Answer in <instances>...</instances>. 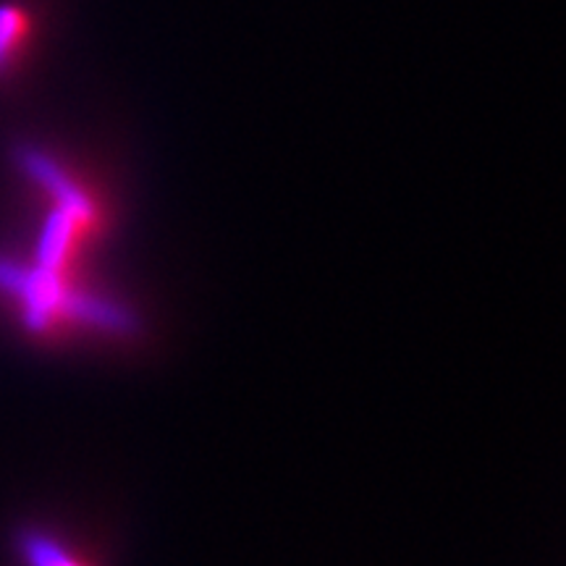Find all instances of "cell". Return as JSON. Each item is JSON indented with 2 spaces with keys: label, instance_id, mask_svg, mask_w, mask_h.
Segmentation results:
<instances>
[{
  "label": "cell",
  "instance_id": "obj_1",
  "mask_svg": "<svg viewBox=\"0 0 566 566\" xmlns=\"http://www.w3.org/2000/svg\"><path fill=\"white\" fill-rule=\"evenodd\" d=\"M0 292L19 304L21 321L30 331H51L61 323L87 325L108 334H134L137 317L122 302L97 296L71 279L48 275L32 263L0 254Z\"/></svg>",
  "mask_w": 566,
  "mask_h": 566
},
{
  "label": "cell",
  "instance_id": "obj_2",
  "mask_svg": "<svg viewBox=\"0 0 566 566\" xmlns=\"http://www.w3.org/2000/svg\"><path fill=\"white\" fill-rule=\"evenodd\" d=\"M17 163L53 202L34 244L32 265L48 275L74 281L71 268L97 229V205L87 189L45 150L32 145L19 147Z\"/></svg>",
  "mask_w": 566,
  "mask_h": 566
},
{
  "label": "cell",
  "instance_id": "obj_3",
  "mask_svg": "<svg viewBox=\"0 0 566 566\" xmlns=\"http://www.w3.org/2000/svg\"><path fill=\"white\" fill-rule=\"evenodd\" d=\"M32 34V17L27 6L3 0L0 3V76H6L17 66L24 45Z\"/></svg>",
  "mask_w": 566,
  "mask_h": 566
},
{
  "label": "cell",
  "instance_id": "obj_4",
  "mask_svg": "<svg viewBox=\"0 0 566 566\" xmlns=\"http://www.w3.org/2000/svg\"><path fill=\"white\" fill-rule=\"evenodd\" d=\"M17 546L27 566H90L45 530H24L17 537Z\"/></svg>",
  "mask_w": 566,
  "mask_h": 566
}]
</instances>
